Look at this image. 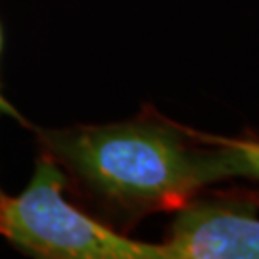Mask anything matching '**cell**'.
<instances>
[{"instance_id": "1", "label": "cell", "mask_w": 259, "mask_h": 259, "mask_svg": "<svg viewBox=\"0 0 259 259\" xmlns=\"http://www.w3.org/2000/svg\"><path fill=\"white\" fill-rule=\"evenodd\" d=\"M156 113L111 125L38 131L40 152L54 159L71 190L113 229L152 213L179 211L204 186L240 175L232 148Z\"/></svg>"}, {"instance_id": "2", "label": "cell", "mask_w": 259, "mask_h": 259, "mask_svg": "<svg viewBox=\"0 0 259 259\" xmlns=\"http://www.w3.org/2000/svg\"><path fill=\"white\" fill-rule=\"evenodd\" d=\"M65 175L40 152L19 196L0 194V236L45 259H161L159 244L137 242L64 198Z\"/></svg>"}, {"instance_id": "3", "label": "cell", "mask_w": 259, "mask_h": 259, "mask_svg": "<svg viewBox=\"0 0 259 259\" xmlns=\"http://www.w3.org/2000/svg\"><path fill=\"white\" fill-rule=\"evenodd\" d=\"M257 205L246 198L186 204L159 244L161 259H259Z\"/></svg>"}, {"instance_id": "4", "label": "cell", "mask_w": 259, "mask_h": 259, "mask_svg": "<svg viewBox=\"0 0 259 259\" xmlns=\"http://www.w3.org/2000/svg\"><path fill=\"white\" fill-rule=\"evenodd\" d=\"M217 139L232 148L236 156V163L240 169V175H251L259 179V140L248 139Z\"/></svg>"}, {"instance_id": "5", "label": "cell", "mask_w": 259, "mask_h": 259, "mask_svg": "<svg viewBox=\"0 0 259 259\" xmlns=\"http://www.w3.org/2000/svg\"><path fill=\"white\" fill-rule=\"evenodd\" d=\"M0 52H2V31H0ZM0 111L2 113H8V115H14V117H18V119H21L19 117V113L14 108H12V104L2 96V91H0Z\"/></svg>"}, {"instance_id": "6", "label": "cell", "mask_w": 259, "mask_h": 259, "mask_svg": "<svg viewBox=\"0 0 259 259\" xmlns=\"http://www.w3.org/2000/svg\"><path fill=\"white\" fill-rule=\"evenodd\" d=\"M0 194H2V190H0Z\"/></svg>"}]
</instances>
